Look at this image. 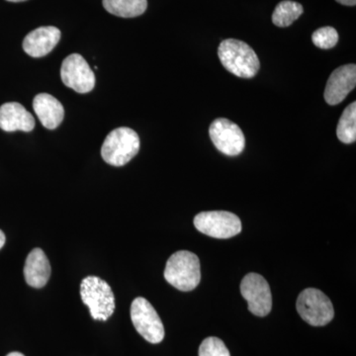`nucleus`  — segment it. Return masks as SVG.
<instances>
[{"label":"nucleus","mask_w":356,"mask_h":356,"mask_svg":"<svg viewBox=\"0 0 356 356\" xmlns=\"http://www.w3.org/2000/svg\"><path fill=\"white\" fill-rule=\"evenodd\" d=\"M218 56L225 69L242 79H252L261 67L254 49L240 40H224L218 49Z\"/></svg>","instance_id":"nucleus-1"},{"label":"nucleus","mask_w":356,"mask_h":356,"mask_svg":"<svg viewBox=\"0 0 356 356\" xmlns=\"http://www.w3.org/2000/svg\"><path fill=\"white\" fill-rule=\"evenodd\" d=\"M165 278L180 291L195 289L201 280L200 261L197 255L187 250L173 254L166 262Z\"/></svg>","instance_id":"nucleus-2"},{"label":"nucleus","mask_w":356,"mask_h":356,"mask_svg":"<svg viewBox=\"0 0 356 356\" xmlns=\"http://www.w3.org/2000/svg\"><path fill=\"white\" fill-rule=\"evenodd\" d=\"M81 297L95 321H107L114 314L115 297L106 281L88 276L81 283Z\"/></svg>","instance_id":"nucleus-3"},{"label":"nucleus","mask_w":356,"mask_h":356,"mask_svg":"<svg viewBox=\"0 0 356 356\" xmlns=\"http://www.w3.org/2000/svg\"><path fill=\"white\" fill-rule=\"evenodd\" d=\"M140 149V138L132 129L121 127L115 129L107 136L102 147V156L105 163L113 166H123Z\"/></svg>","instance_id":"nucleus-4"},{"label":"nucleus","mask_w":356,"mask_h":356,"mask_svg":"<svg viewBox=\"0 0 356 356\" xmlns=\"http://www.w3.org/2000/svg\"><path fill=\"white\" fill-rule=\"evenodd\" d=\"M296 308L301 318L313 327H324L334 317L331 300L316 288H307L300 293Z\"/></svg>","instance_id":"nucleus-5"},{"label":"nucleus","mask_w":356,"mask_h":356,"mask_svg":"<svg viewBox=\"0 0 356 356\" xmlns=\"http://www.w3.org/2000/svg\"><path fill=\"white\" fill-rule=\"evenodd\" d=\"M131 320L136 331L149 343L156 344L165 339V327L153 305L143 297L134 300Z\"/></svg>","instance_id":"nucleus-6"},{"label":"nucleus","mask_w":356,"mask_h":356,"mask_svg":"<svg viewBox=\"0 0 356 356\" xmlns=\"http://www.w3.org/2000/svg\"><path fill=\"white\" fill-rule=\"evenodd\" d=\"M194 226L204 235L215 238H233L242 232L240 218L227 211L199 213L194 218Z\"/></svg>","instance_id":"nucleus-7"},{"label":"nucleus","mask_w":356,"mask_h":356,"mask_svg":"<svg viewBox=\"0 0 356 356\" xmlns=\"http://www.w3.org/2000/svg\"><path fill=\"white\" fill-rule=\"evenodd\" d=\"M241 293L247 300L250 313L257 317H266L270 313L273 295L268 282L261 274H247L241 283Z\"/></svg>","instance_id":"nucleus-8"},{"label":"nucleus","mask_w":356,"mask_h":356,"mask_svg":"<svg viewBox=\"0 0 356 356\" xmlns=\"http://www.w3.org/2000/svg\"><path fill=\"white\" fill-rule=\"evenodd\" d=\"M209 135L218 151L229 156L242 154L245 146V135L234 122L226 118H218L212 122Z\"/></svg>","instance_id":"nucleus-9"},{"label":"nucleus","mask_w":356,"mask_h":356,"mask_svg":"<svg viewBox=\"0 0 356 356\" xmlns=\"http://www.w3.org/2000/svg\"><path fill=\"white\" fill-rule=\"evenodd\" d=\"M60 77L65 86L79 93L90 92L95 86V72L79 54H72L65 58Z\"/></svg>","instance_id":"nucleus-10"},{"label":"nucleus","mask_w":356,"mask_h":356,"mask_svg":"<svg viewBox=\"0 0 356 356\" xmlns=\"http://www.w3.org/2000/svg\"><path fill=\"white\" fill-rule=\"evenodd\" d=\"M356 65L350 64L337 67L327 79L325 89V100L329 105L343 102L355 88Z\"/></svg>","instance_id":"nucleus-11"},{"label":"nucleus","mask_w":356,"mask_h":356,"mask_svg":"<svg viewBox=\"0 0 356 356\" xmlns=\"http://www.w3.org/2000/svg\"><path fill=\"white\" fill-rule=\"evenodd\" d=\"M60 35V30L54 26L37 28L25 37L23 50L30 57H44L57 46Z\"/></svg>","instance_id":"nucleus-12"},{"label":"nucleus","mask_w":356,"mask_h":356,"mask_svg":"<svg viewBox=\"0 0 356 356\" xmlns=\"http://www.w3.org/2000/svg\"><path fill=\"white\" fill-rule=\"evenodd\" d=\"M35 128L33 115L17 102H8L0 106V129L6 132H31Z\"/></svg>","instance_id":"nucleus-13"},{"label":"nucleus","mask_w":356,"mask_h":356,"mask_svg":"<svg viewBox=\"0 0 356 356\" xmlns=\"http://www.w3.org/2000/svg\"><path fill=\"white\" fill-rule=\"evenodd\" d=\"M33 108L44 128H58L65 117V109L57 98L48 93H40L33 100Z\"/></svg>","instance_id":"nucleus-14"},{"label":"nucleus","mask_w":356,"mask_h":356,"mask_svg":"<svg viewBox=\"0 0 356 356\" xmlns=\"http://www.w3.org/2000/svg\"><path fill=\"white\" fill-rule=\"evenodd\" d=\"M51 264L41 248H34L26 259L24 277L29 286L43 288L51 276Z\"/></svg>","instance_id":"nucleus-15"},{"label":"nucleus","mask_w":356,"mask_h":356,"mask_svg":"<svg viewBox=\"0 0 356 356\" xmlns=\"http://www.w3.org/2000/svg\"><path fill=\"white\" fill-rule=\"evenodd\" d=\"M103 6L109 13L122 18H134L147 10V0H103Z\"/></svg>","instance_id":"nucleus-16"},{"label":"nucleus","mask_w":356,"mask_h":356,"mask_svg":"<svg viewBox=\"0 0 356 356\" xmlns=\"http://www.w3.org/2000/svg\"><path fill=\"white\" fill-rule=\"evenodd\" d=\"M304 13L303 6L292 0H283L275 7L273 13V22L277 27L292 25Z\"/></svg>","instance_id":"nucleus-17"},{"label":"nucleus","mask_w":356,"mask_h":356,"mask_svg":"<svg viewBox=\"0 0 356 356\" xmlns=\"http://www.w3.org/2000/svg\"><path fill=\"white\" fill-rule=\"evenodd\" d=\"M337 136L343 144H353L356 140V103L348 105L337 124Z\"/></svg>","instance_id":"nucleus-18"},{"label":"nucleus","mask_w":356,"mask_h":356,"mask_svg":"<svg viewBox=\"0 0 356 356\" xmlns=\"http://www.w3.org/2000/svg\"><path fill=\"white\" fill-rule=\"evenodd\" d=\"M312 41L318 48L329 50L334 48L339 42V33L334 28L330 26L320 28L312 35Z\"/></svg>","instance_id":"nucleus-19"},{"label":"nucleus","mask_w":356,"mask_h":356,"mask_svg":"<svg viewBox=\"0 0 356 356\" xmlns=\"http://www.w3.org/2000/svg\"><path fill=\"white\" fill-rule=\"evenodd\" d=\"M199 356H231V353L221 339L210 337L200 344Z\"/></svg>","instance_id":"nucleus-20"},{"label":"nucleus","mask_w":356,"mask_h":356,"mask_svg":"<svg viewBox=\"0 0 356 356\" xmlns=\"http://www.w3.org/2000/svg\"><path fill=\"white\" fill-rule=\"evenodd\" d=\"M336 1L346 6H355L356 4V0H336Z\"/></svg>","instance_id":"nucleus-21"},{"label":"nucleus","mask_w":356,"mask_h":356,"mask_svg":"<svg viewBox=\"0 0 356 356\" xmlns=\"http://www.w3.org/2000/svg\"><path fill=\"white\" fill-rule=\"evenodd\" d=\"M6 235H4L3 232L0 229V250L3 248L4 243H6Z\"/></svg>","instance_id":"nucleus-22"},{"label":"nucleus","mask_w":356,"mask_h":356,"mask_svg":"<svg viewBox=\"0 0 356 356\" xmlns=\"http://www.w3.org/2000/svg\"><path fill=\"white\" fill-rule=\"evenodd\" d=\"M6 356H25L24 355H22L21 353H17V351H14V353H10L9 355H7Z\"/></svg>","instance_id":"nucleus-23"},{"label":"nucleus","mask_w":356,"mask_h":356,"mask_svg":"<svg viewBox=\"0 0 356 356\" xmlns=\"http://www.w3.org/2000/svg\"><path fill=\"white\" fill-rule=\"evenodd\" d=\"M7 1H10V2H22V1H26V0H7Z\"/></svg>","instance_id":"nucleus-24"}]
</instances>
